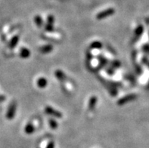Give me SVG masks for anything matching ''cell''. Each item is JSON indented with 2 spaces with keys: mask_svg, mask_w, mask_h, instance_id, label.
Segmentation results:
<instances>
[{
  "mask_svg": "<svg viewBox=\"0 0 149 148\" xmlns=\"http://www.w3.org/2000/svg\"><path fill=\"white\" fill-rule=\"evenodd\" d=\"M16 107H17V105H16V104L15 102L11 104V105L8 107L7 113H6V117H7V119H8V120H12L14 118V116L15 115V112H16Z\"/></svg>",
  "mask_w": 149,
  "mask_h": 148,
  "instance_id": "cell-1",
  "label": "cell"
},
{
  "mask_svg": "<svg viewBox=\"0 0 149 148\" xmlns=\"http://www.w3.org/2000/svg\"><path fill=\"white\" fill-rule=\"evenodd\" d=\"M45 113H46L47 114L50 115V116H55V117H57V118H61V117H62L61 113L58 112V110H55V109L52 108V107H49V106L45 107Z\"/></svg>",
  "mask_w": 149,
  "mask_h": 148,
  "instance_id": "cell-2",
  "label": "cell"
},
{
  "mask_svg": "<svg viewBox=\"0 0 149 148\" xmlns=\"http://www.w3.org/2000/svg\"><path fill=\"white\" fill-rule=\"evenodd\" d=\"M136 98V95L135 94H128V95L125 96V97H123V98H121L120 100H119L118 102H117V104H118V105H123L126 103H127V102L133 101V100H135Z\"/></svg>",
  "mask_w": 149,
  "mask_h": 148,
  "instance_id": "cell-3",
  "label": "cell"
},
{
  "mask_svg": "<svg viewBox=\"0 0 149 148\" xmlns=\"http://www.w3.org/2000/svg\"><path fill=\"white\" fill-rule=\"evenodd\" d=\"M113 13V10H111V9L106 10V11H103V12H102V13L98 14V16H97V18L98 19L104 18V17H108V16H110V15H111Z\"/></svg>",
  "mask_w": 149,
  "mask_h": 148,
  "instance_id": "cell-4",
  "label": "cell"
},
{
  "mask_svg": "<svg viewBox=\"0 0 149 148\" xmlns=\"http://www.w3.org/2000/svg\"><path fill=\"white\" fill-rule=\"evenodd\" d=\"M97 101H98V98L95 96H93L92 98L89 99V108L90 110H93L95 108V107L96 106Z\"/></svg>",
  "mask_w": 149,
  "mask_h": 148,
  "instance_id": "cell-5",
  "label": "cell"
},
{
  "mask_svg": "<svg viewBox=\"0 0 149 148\" xmlns=\"http://www.w3.org/2000/svg\"><path fill=\"white\" fill-rule=\"evenodd\" d=\"M47 84H48V82L45 78L42 77V78H40V79H38L37 85H38V86L40 87V88H45V87L47 85Z\"/></svg>",
  "mask_w": 149,
  "mask_h": 148,
  "instance_id": "cell-6",
  "label": "cell"
},
{
  "mask_svg": "<svg viewBox=\"0 0 149 148\" xmlns=\"http://www.w3.org/2000/svg\"><path fill=\"white\" fill-rule=\"evenodd\" d=\"M52 49H53L52 45H44V46H42V47L40 48V51H41L42 53H44V54H45V53L51 52L52 51Z\"/></svg>",
  "mask_w": 149,
  "mask_h": 148,
  "instance_id": "cell-7",
  "label": "cell"
},
{
  "mask_svg": "<svg viewBox=\"0 0 149 148\" xmlns=\"http://www.w3.org/2000/svg\"><path fill=\"white\" fill-rule=\"evenodd\" d=\"M20 55L23 58H27L30 57V51L26 48H23V49H21V51H20Z\"/></svg>",
  "mask_w": 149,
  "mask_h": 148,
  "instance_id": "cell-8",
  "label": "cell"
},
{
  "mask_svg": "<svg viewBox=\"0 0 149 148\" xmlns=\"http://www.w3.org/2000/svg\"><path fill=\"white\" fill-rule=\"evenodd\" d=\"M55 76H56L57 78L61 81H64L67 79L65 74H64L61 70H57V71L55 72Z\"/></svg>",
  "mask_w": 149,
  "mask_h": 148,
  "instance_id": "cell-9",
  "label": "cell"
},
{
  "mask_svg": "<svg viewBox=\"0 0 149 148\" xmlns=\"http://www.w3.org/2000/svg\"><path fill=\"white\" fill-rule=\"evenodd\" d=\"M19 41V36H14L12 39H11V42H10V44H9V47L11 48V49H13L15 48L16 45H17V42Z\"/></svg>",
  "mask_w": 149,
  "mask_h": 148,
  "instance_id": "cell-10",
  "label": "cell"
},
{
  "mask_svg": "<svg viewBox=\"0 0 149 148\" xmlns=\"http://www.w3.org/2000/svg\"><path fill=\"white\" fill-rule=\"evenodd\" d=\"M35 130V128L33 126L31 123H28L25 127V132L27 134H31L33 133Z\"/></svg>",
  "mask_w": 149,
  "mask_h": 148,
  "instance_id": "cell-11",
  "label": "cell"
},
{
  "mask_svg": "<svg viewBox=\"0 0 149 148\" xmlns=\"http://www.w3.org/2000/svg\"><path fill=\"white\" fill-rule=\"evenodd\" d=\"M91 47L93 48V49H99L102 47V44L100 42H94L92 45H91Z\"/></svg>",
  "mask_w": 149,
  "mask_h": 148,
  "instance_id": "cell-12",
  "label": "cell"
},
{
  "mask_svg": "<svg viewBox=\"0 0 149 148\" xmlns=\"http://www.w3.org/2000/svg\"><path fill=\"white\" fill-rule=\"evenodd\" d=\"M49 125H50V126L53 129H55L57 126H58V124H57V122L54 120H49Z\"/></svg>",
  "mask_w": 149,
  "mask_h": 148,
  "instance_id": "cell-13",
  "label": "cell"
},
{
  "mask_svg": "<svg viewBox=\"0 0 149 148\" xmlns=\"http://www.w3.org/2000/svg\"><path fill=\"white\" fill-rule=\"evenodd\" d=\"M35 21H36L37 26H39V27H41L42 25V19L40 18L39 16H38V17H36V18H35Z\"/></svg>",
  "mask_w": 149,
  "mask_h": 148,
  "instance_id": "cell-14",
  "label": "cell"
},
{
  "mask_svg": "<svg viewBox=\"0 0 149 148\" xmlns=\"http://www.w3.org/2000/svg\"><path fill=\"white\" fill-rule=\"evenodd\" d=\"M45 30L49 31V32H51V31H53V30H54V26H52V24H47V26H45Z\"/></svg>",
  "mask_w": 149,
  "mask_h": 148,
  "instance_id": "cell-15",
  "label": "cell"
},
{
  "mask_svg": "<svg viewBox=\"0 0 149 148\" xmlns=\"http://www.w3.org/2000/svg\"><path fill=\"white\" fill-rule=\"evenodd\" d=\"M142 26H139V28L136 30V34H139V35H140V34L142 33Z\"/></svg>",
  "mask_w": 149,
  "mask_h": 148,
  "instance_id": "cell-16",
  "label": "cell"
},
{
  "mask_svg": "<svg viewBox=\"0 0 149 148\" xmlns=\"http://www.w3.org/2000/svg\"><path fill=\"white\" fill-rule=\"evenodd\" d=\"M47 148H55V143L52 142V141L49 143V145H48Z\"/></svg>",
  "mask_w": 149,
  "mask_h": 148,
  "instance_id": "cell-17",
  "label": "cell"
},
{
  "mask_svg": "<svg viewBox=\"0 0 149 148\" xmlns=\"http://www.w3.org/2000/svg\"><path fill=\"white\" fill-rule=\"evenodd\" d=\"M53 22H54V20H53V18L52 17H49V24H52Z\"/></svg>",
  "mask_w": 149,
  "mask_h": 148,
  "instance_id": "cell-18",
  "label": "cell"
}]
</instances>
